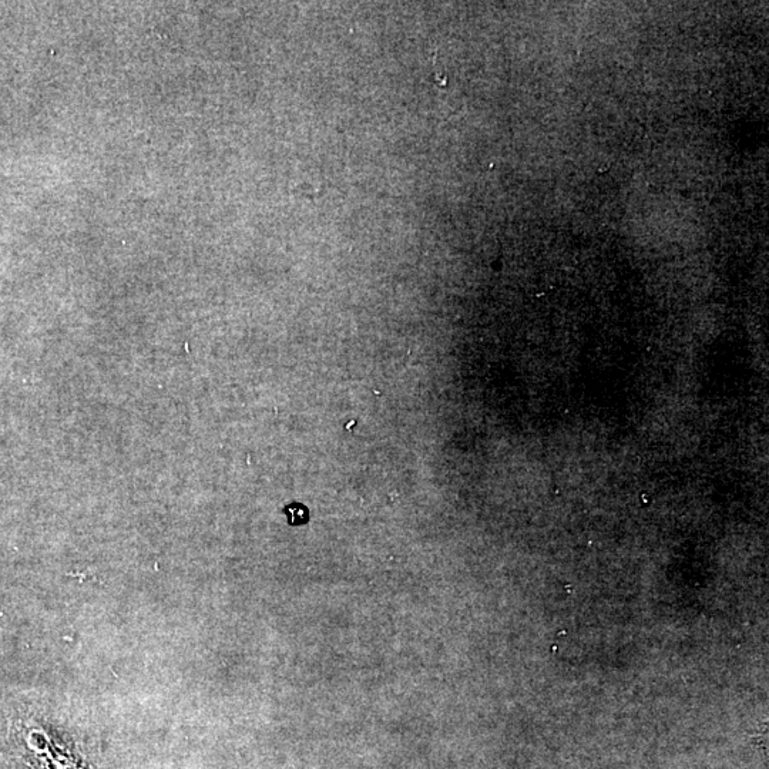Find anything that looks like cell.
<instances>
[{
    "label": "cell",
    "instance_id": "6da1fadb",
    "mask_svg": "<svg viewBox=\"0 0 769 769\" xmlns=\"http://www.w3.org/2000/svg\"><path fill=\"white\" fill-rule=\"evenodd\" d=\"M285 513H287L291 525L294 526L304 525V523H307L308 519H310V513H308L307 507L301 505V503H292V505L285 509Z\"/></svg>",
    "mask_w": 769,
    "mask_h": 769
}]
</instances>
